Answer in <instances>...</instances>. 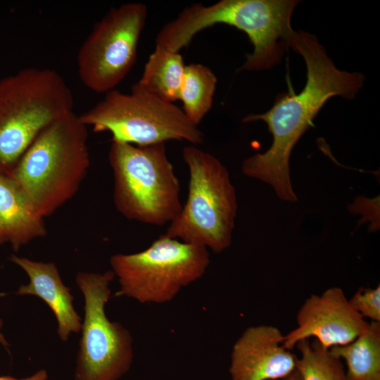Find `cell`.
Wrapping results in <instances>:
<instances>
[{"label":"cell","mask_w":380,"mask_h":380,"mask_svg":"<svg viewBox=\"0 0 380 380\" xmlns=\"http://www.w3.org/2000/svg\"><path fill=\"white\" fill-rule=\"evenodd\" d=\"M289 47L305 63V85L298 94L278 96L267 112L248 115L243 119V122H265L273 141L265 153L246 158L241 169L245 175L270 185L280 200L296 202L289 169L292 149L324 104L335 96L354 99L363 85L365 76L336 68L317 37L307 32L293 30Z\"/></svg>","instance_id":"cell-1"},{"label":"cell","mask_w":380,"mask_h":380,"mask_svg":"<svg viewBox=\"0 0 380 380\" xmlns=\"http://www.w3.org/2000/svg\"><path fill=\"white\" fill-rule=\"evenodd\" d=\"M283 380H303V379L299 370L296 369L290 375L283 379Z\"/></svg>","instance_id":"cell-22"},{"label":"cell","mask_w":380,"mask_h":380,"mask_svg":"<svg viewBox=\"0 0 380 380\" xmlns=\"http://www.w3.org/2000/svg\"><path fill=\"white\" fill-rule=\"evenodd\" d=\"M108 160L114 203L124 217L162 226L181 212L180 184L165 143L139 146L112 141Z\"/></svg>","instance_id":"cell-5"},{"label":"cell","mask_w":380,"mask_h":380,"mask_svg":"<svg viewBox=\"0 0 380 380\" xmlns=\"http://www.w3.org/2000/svg\"><path fill=\"white\" fill-rule=\"evenodd\" d=\"M110 263L120 284L115 296L163 304L203 276L210 253L204 246L163 234L142 251L113 255Z\"/></svg>","instance_id":"cell-8"},{"label":"cell","mask_w":380,"mask_h":380,"mask_svg":"<svg viewBox=\"0 0 380 380\" xmlns=\"http://www.w3.org/2000/svg\"><path fill=\"white\" fill-rule=\"evenodd\" d=\"M9 259L30 279L29 284L20 285L15 293L36 296L46 303L56 318L58 335L63 341L72 333L80 332L81 318L73 306V296L70 289L63 283L55 263L34 261L14 254Z\"/></svg>","instance_id":"cell-13"},{"label":"cell","mask_w":380,"mask_h":380,"mask_svg":"<svg viewBox=\"0 0 380 380\" xmlns=\"http://www.w3.org/2000/svg\"><path fill=\"white\" fill-rule=\"evenodd\" d=\"M0 222L7 243L18 251L32 240L46 236L44 217L16 181L0 172Z\"/></svg>","instance_id":"cell-14"},{"label":"cell","mask_w":380,"mask_h":380,"mask_svg":"<svg viewBox=\"0 0 380 380\" xmlns=\"http://www.w3.org/2000/svg\"><path fill=\"white\" fill-rule=\"evenodd\" d=\"M48 374L46 370L41 369L32 376L23 379H16L9 376H0V380H47Z\"/></svg>","instance_id":"cell-21"},{"label":"cell","mask_w":380,"mask_h":380,"mask_svg":"<svg viewBox=\"0 0 380 380\" xmlns=\"http://www.w3.org/2000/svg\"><path fill=\"white\" fill-rule=\"evenodd\" d=\"M217 77L208 66L200 63L186 65L179 100L182 110L194 125L198 124L210 110Z\"/></svg>","instance_id":"cell-17"},{"label":"cell","mask_w":380,"mask_h":380,"mask_svg":"<svg viewBox=\"0 0 380 380\" xmlns=\"http://www.w3.org/2000/svg\"><path fill=\"white\" fill-rule=\"evenodd\" d=\"M148 9L142 3H126L109 9L96 22L79 49L77 63L84 85L107 93L134 67Z\"/></svg>","instance_id":"cell-10"},{"label":"cell","mask_w":380,"mask_h":380,"mask_svg":"<svg viewBox=\"0 0 380 380\" xmlns=\"http://www.w3.org/2000/svg\"><path fill=\"white\" fill-rule=\"evenodd\" d=\"M87 127L73 111L47 125L9 174L44 217L79 190L90 165Z\"/></svg>","instance_id":"cell-3"},{"label":"cell","mask_w":380,"mask_h":380,"mask_svg":"<svg viewBox=\"0 0 380 380\" xmlns=\"http://www.w3.org/2000/svg\"><path fill=\"white\" fill-rule=\"evenodd\" d=\"M182 158L189 172L188 196L163 234L222 253L232 243L237 213L229 172L216 157L195 145L185 146Z\"/></svg>","instance_id":"cell-6"},{"label":"cell","mask_w":380,"mask_h":380,"mask_svg":"<svg viewBox=\"0 0 380 380\" xmlns=\"http://www.w3.org/2000/svg\"><path fill=\"white\" fill-rule=\"evenodd\" d=\"M350 213L361 214L362 219L359 223L364 221H370V232L379 229V196L370 199L364 196H357L353 204L348 205Z\"/></svg>","instance_id":"cell-20"},{"label":"cell","mask_w":380,"mask_h":380,"mask_svg":"<svg viewBox=\"0 0 380 380\" xmlns=\"http://www.w3.org/2000/svg\"><path fill=\"white\" fill-rule=\"evenodd\" d=\"M72 91L47 68H26L0 80V172L10 174L47 125L73 111Z\"/></svg>","instance_id":"cell-4"},{"label":"cell","mask_w":380,"mask_h":380,"mask_svg":"<svg viewBox=\"0 0 380 380\" xmlns=\"http://www.w3.org/2000/svg\"><path fill=\"white\" fill-rule=\"evenodd\" d=\"M297 327L284 335L283 346L291 350L297 343L315 337L324 349L352 342L368 326L338 286L312 294L296 316Z\"/></svg>","instance_id":"cell-11"},{"label":"cell","mask_w":380,"mask_h":380,"mask_svg":"<svg viewBox=\"0 0 380 380\" xmlns=\"http://www.w3.org/2000/svg\"><path fill=\"white\" fill-rule=\"evenodd\" d=\"M1 327H2V321L0 319V329L1 328ZM0 343L4 346L5 347L8 346V342L6 341V340L4 338V336L1 333V331H0Z\"/></svg>","instance_id":"cell-24"},{"label":"cell","mask_w":380,"mask_h":380,"mask_svg":"<svg viewBox=\"0 0 380 380\" xmlns=\"http://www.w3.org/2000/svg\"><path fill=\"white\" fill-rule=\"evenodd\" d=\"M297 0H221L210 6L185 7L158 32L156 45L180 51L194 37L222 23L244 32L253 46L239 70H268L277 65L289 47L291 25Z\"/></svg>","instance_id":"cell-2"},{"label":"cell","mask_w":380,"mask_h":380,"mask_svg":"<svg viewBox=\"0 0 380 380\" xmlns=\"http://www.w3.org/2000/svg\"><path fill=\"white\" fill-rule=\"evenodd\" d=\"M329 350L345 360L350 380H380V322L371 321L352 342Z\"/></svg>","instance_id":"cell-16"},{"label":"cell","mask_w":380,"mask_h":380,"mask_svg":"<svg viewBox=\"0 0 380 380\" xmlns=\"http://www.w3.org/2000/svg\"><path fill=\"white\" fill-rule=\"evenodd\" d=\"M351 306L363 317L380 322V286L374 288L360 287L348 299Z\"/></svg>","instance_id":"cell-19"},{"label":"cell","mask_w":380,"mask_h":380,"mask_svg":"<svg viewBox=\"0 0 380 380\" xmlns=\"http://www.w3.org/2000/svg\"><path fill=\"white\" fill-rule=\"evenodd\" d=\"M185 68L180 51L156 45L137 82L151 94L174 103L179 100Z\"/></svg>","instance_id":"cell-15"},{"label":"cell","mask_w":380,"mask_h":380,"mask_svg":"<svg viewBox=\"0 0 380 380\" xmlns=\"http://www.w3.org/2000/svg\"><path fill=\"white\" fill-rule=\"evenodd\" d=\"M7 243L6 236L4 228L0 222V246Z\"/></svg>","instance_id":"cell-23"},{"label":"cell","mask_w":380,"mask_h":380,"mask_svg":"<svg viewBox=\"0 0 380 380\" xmlns=\"http://www.w3.org/2000/svg\"><path fill=\"white\" fill-rule=\"evenodd\" d=\"M300 357L297 369L303 380H350L341 360L333 355L315 340L303 339L297 343Z\"/></svg>","instance_id":"cell-18"},{"label":"cell","mask_w":380,"mask_h":380,"mask_svg":"<svg viewBox=\"0 0 380 380\" xmlns=\"http://www.w3.org/2000/svg\"><path fill=\"white\" fill-rule=\"evenodd\" d=\"M79 116L94 132L111 133L113 141L145 146L169 140L196 145L204 139L203 132L181 108L151 94L138 82L129 93L115 89L106 93Z\"/></svg>","instance_id":"cell-7"},{"label":"cell","mask_w":380,"mask_h":380,"mask_svg":"<svg viewBox=\"0 0 380 380\" xmlns=\"http://www.w3.org/2000/svg\"><path fill=\"white\" fill-rule=\"evenodd\" d=\"M112 270L79 272L76 283L84 298V317L75 362V380H119L129 370L134 357L132 337L121 324L106 314L110 298Z\"/></svg>","instance_id":"cell-9"},{"label":"cell","mask_w":380,"mask_h":380,"mask_svg":"<svg viewBox=\"0 0 380 380\" xmlns=\"http://www.w3.org/2000/svg\"><path fill=\"white\" fill-rule=\"evenodd\" d=\"M284 337L272 325L246 328L232 348L229 368L231 380H274L293 372L298 358L283 346Z\"/></svg>","instance_id":"cell-12"}]
</instances>
